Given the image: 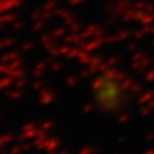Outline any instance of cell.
Returning a JSON list of instances; mask_svg holds the SVG:
<instances>
[{"label": "cell", "mask_w": 154, "mask_h": 154, "mask_svg": "<svg viewBox=\"0 0 154 154\" xmlns=\"http://www.w3.org/2000/svg\"><path fill=\"white\" fill-rule=\"evenodd\" d=\"M95 95L104 108L114 109L122 100V85L112 76H102L95 84Z\"/></svg>", "instance_id": "obj_1"}]
</instances>
